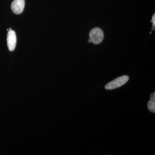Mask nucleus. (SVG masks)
I'll return each mask as SVG.
<instances>
[{"label":"nucleus","mask_w":155,"mask_h":155,"mask_svg":"<svg viewBox=\"0 0 155 155\" xmlns=\"http://www.w3.org/2000/svg\"><path fill=\"white\" fill-rule=\"evenodd\" d=\"M129 78L127 75H125L120 76L107 84L105 87V88L108 90L118 88L127 83L129 80Z\"/></svg>","instance_id":"1"},{"label":"nucleus","mask_w":155,"mask_h":155,"mask_svg":"<svg viewBox=\"0 0 155 155\" xmlns=\"http://www.w3.org/2000/svg\"><path fill=\"white\" fill-rule=\"evenodd\" d=\"M90 39L94 44L97 45L103 41L104 34L101 28H95L91 31L89 34Z\"/></svg>","instance_id":"2"},{"label":"nucleus","mask_w":155,"mask_h":155,"mask_svg":"<svg viewBox=\"0 0 155 155\" xmlns=\"http://www.w3.org/2000/svg\"><path fill=\"white\" fill-rule=\"evenodd\" d=\"M25 5V0H14L11 4V10L15 14H21L24 10Z\"/></svg>","instance_id":"3"},{"label":"nucleus","mask_w":155,"mask_h":155,"mask_svg":"<svg viewBox=\"0 0 155 155\" xmlns=\"http://www.w3.org/2000/svg\"><path fill=\"white\" fill-rule=\"evenodd\" d=\"M17 44V36L14 30L9 31L7 36V44L9 51H14Z\"/></svg>","instance_id":"4"},{"label":"nucleus","mask_w":155,"mask_h":155,"mask_svg":"<svg viewBox=\"0 0 155 155\" xmlns=\"http://www.w3.org/2000/svg\"><path fill=\"white\" fill-rule=\"evenodd\" d=\"M148 110L153 113H155V93L150 95V100L147 104Z\"/></svg>","instance_id":"5"},{"label":"nucleus","mask_w":155,"mask_h":155,"mask_svg":"<svg viewBox=\"0 0 155 155\" xmlns=\"http://www.w3.org/2000/svg\"><path fill=\"white\" fill-rule=\"evenodd\" d=\"M151 22H153V27L154 28L155 26V14H154V15H153L152 17V20H151Z\"/></svg>","instance_id":"6"}]
</instances>
